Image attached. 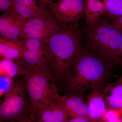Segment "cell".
I'll return each mask as SVG.
<instances>
[{
    "label": "cell",
    "instance_id": "7",
    "mask_svg": "<svg viewBox=\"0 0 122 122\" xmlns=\"http://www.w3.org/2000/svg\"><path fill=\"white\" fill-rule=\"evenodd\" d=\"M48 6L60 23L77 24L85 14V0H57Z\"/></svg>",
    "mask_w": 122,
    "mask_h": 122
},
{
    "label": "cell",
    "instance_id": "21",
    "mask_svg": "<svg viewBox=\"0 0 122 122\" xmlns=\"http://www.w3.org/2000/svg\"><path fill=\"white\" fill-rule=\"evenodd\" d=\"M13 8L11 0H0V11L6 12Z\"/></svg>",
    "mask_w": 122,
    "mask_h": 122
},
{
    "label": "cell",
    "instance_id": "19",
    "mask_svg": "<svg viewBox=\"0 0 122 122\" xmlns=\"http://www.w3.org/2000/svg\"><path fill=\"white\" fill-rule=\"evenodd\" d=\"M12 78L7 76H0V96L5 95L10 89L13 83Z\"/></svg>",
    "mask_w": 122,
    "mask_h": 122
},
{
    "label": "cell",
    "instance_id": "18",
    "mask_svg": "<svg viewBox=\"0 0 122 122\" xmlns=\"http://www.w3.org/2000/svg\"><path fill=\"white\" fill-rule=\"evenodd\" d=\"M106 12L108 17L112 19L122 15V0H106Z\"/></svg>",
    "mask_w": 122,
    "mask_h": 122
},
{
    "label": "cell",
    "instance_id": "28",
    "mask_svg": "<svg viewBox=\"0 0 122 122\" xmlns=\"http://www.w3.org/2000/svg\"><path fill=\"white\" fill-rule=\"evenodd\" d=\"M36 122H40V121H38V120H37Z\"/></svg>",
    "mask_w": 122,
    "mask_h": 122
},
{
    "label": "cell",
    "instance_id": "27",
    "mask_svg": "<svg viewBox=\"0 0 122 122\" xmlns=\"http://www.w3.org/2000/svg\"><path fill=\"white\" fill-rule=\"evenodd\" d=\"M117 122H122V118L119 119V120H118Z\"/></svg>",
    "mask_w": 122,
    "mask_h": 122
},
{
    "label": "cell",
    "instance_id": "11",
    "mask_svg": "<svg viewBox=\"0 0 122 122\" xmlns=\"http://www.w3.org/2000/svg\"><path fill=\"white\" fill-rule=\"evenodd\" d=\"M97 89L93 90L87 97V117L91 122H105L107 111L105 97Z\"/></svg>",
    "mask_w": 122,
    "mask_h": 122
},
{
    "label": "cell",
    "instance_id": "24",
    "mask_svg": "<svg viewBox=\"0 0 122 122\" xmlns=\"http://www.w3.org/2000/svg\"><path fill=\"white\" fill-rule=\"evenodd\" d=\"M9 122H34L30 118H29L27 116H24L17 120Z\"/></svg>",
    "mask_w": 122,
    "mask_h": 122
},
{
    "label": "cell",
    "instance_id": "4",
    "mask_svg": "<svg viewBox=\"0 0 122 122\" xmlns=\"http://www.w3.org/2000/svg\"><path fill=\"white\" fill-rule=\"evenodd\" d=\"M21 66L25 69V85L30 105V118L36 122L39 105L56 86L49 70L30 65Z\"/></svg>",
    "mask_w": 122,
    "mask_h": 122
},
{
    "label": "cell",
    "instance_id": "8",
    "mask_svg": "<svg viewBox=\"0 0 122 122\" xmlns=\"http://www.w3.org/2000/svg\"><path fill=\"white\" fill-rule=\"evenodd\" d=\"M60 96L57 87L50 92L39 105L37 120L42 122H67L69 118L61 106Z\"/></svg>",
    "mask_w": 122,
    "mask_h": 122
},
{
    "label": "cell",
    "instance_id": "25",
    "mask_svg": "<svg viewBox=\"0 0 122 122\" xmlns=\"http://www.w3.org/2000/svg\"><path fill=\"white\" fill-rule=\"evenodd\" d=\"M56 0H38L39 4L47 6L51 4Z\"/></svg>",
    "mask_w": 122,
    "mask_h": 122
},
{
    "label": "cell",
    "instance_id": "14",
    "mask_svg": "<svg viewBox=\"0 0 122 122\" xmlns=\"http://www.w3.org/2000/svg\"><path fill=\"white\" fill-rule=\"evenodd\" d=\"M106 0H85L86 24H93L106 12Z\"/></svg>",
    "mask_w": 122,
    "mask_h": 122
},
{
    "label": "cell",
    "instance_id": "2",
    "mask_svg": "<svg viewBox=\"0 0 122 122\" xmlns=\"http://www.w3.org/2000/svg\"><path fill=\"white\" fill-rule=\"evenodd\" d=\"M106 63L84 48L66 74V86L77 93L89 90L101 91L107 77Z\"/></svg>",
    "mask_w": 122,
    "mask_h": 122
},
{
    "label": "cell",
    "instance_id": "10",
    "mask_svg": "<svg viewBox=\"0 0 122 122\" xmlns=\"http://www.w3.org/2000/svg\"><path fill=\"white\" fill-rule=\"evenodd\" d=\"M26 21L13 8L0 16L1 37L18 40L24 37Z\"/></svg>",
    "mask_w": 122,
    "mask_h": 122
},
{
    "label": "cell",
    "instance_id": "22",
    "mask_svg": "<svg viewBox=\"0 0 122 122\" xmlns=\"http://www.w3.org/2000/svg\"><path fill=\"white\" fill-rule=\"evenodd\" d=\"M111 24L115 29L122 31V15L113 19Z\"/></svg>",
    "mask_w": 122,
    "mask_h": 122
},
{
    "label": "cell",
    "instance_id": "1",
    "mask_svg": "<svg viewBox=\"0 0 122 122\" xmlns=\"http://www.w3.org/2000/svg\"><path fill=\"white\" fill-rule=\"evenodd\" d=\"M82 34L77 24H62L42 43L46 65L54 81H62L83 50Z\"/></svg>",
    "mask_w": 122,
    "mask_h": 122
},
{
    "label": "cell",
    "instance_id": "20",
    "mask_svg": "<svg viewBox=\"0 0 122 122\" xmlns=\"http://www.w3.org/2000/svg\"><path fill=\"white\" fill-rule=\"evenodd\" d=\"M116 109H107L105 115V122H117L119 119Z\"/></svg>",
    "mask_w": 122,
    "mask_h": 122
},
{
    "label": "cell",
    "instance_id": "5",
    "mask_svg": "<svg viewBox=\"0 0 122 122\" xmlns=\"http://www.w3.org/2000/svg\"><path fill=\"white\" fill-rule=\"evenodd\" d=\"M27 93L25 84L19 80L13 81L0 106V122H11L27 116L30 110Z\"/></svg>",
    "mask_w": 122,
    "mask_h": 122
},
{
    "label": "cell",
    "instance_id": "12",
    "mask_svg": "<svg viewBox=\"0 0 122 122\" xmlns=\"http://www.w3.org/2000/svg\"><path fill=\"white\" fill-rule=\"evenodd\" d=\"M61 106L70 118L87 117V105L80 96L73 95L60 96Z\"/></svg>",
    "mask_w": 122,
    "mask_h": 122
},
{
    "label": "cell",
    "instance_id": "29",
    "mask_svg": "<svg viewBox=\"0 0 122 122\" xmlns=\"http://www.w3.org/2000/svg\"></svg>",
    "mask_w": 122,
    "mask_h": 122
},
{
    "label": "cell",
    "instance_id": "6",
    "mask_svg": "<svg viewBox=\"0 0 122 122\" xmlns=\"http://www.w3.org/2000/svg\"><path fill=\"white\" fill-rule=\"evenodd\" d=\"M60 24L48 5L45 6L37 15L26 21L23 38L37 39L42 43L57 30Z\"/></svg>",
    "mask_w": 122,
    "mask_h": 122
},
{
    "label": "cell",
    "instance_id": "9",
    "mask_svg": "<svg viewBox=\"0 0 122 122\" xmlns=\"http://www.w3.org/2000/svg\"><path fill=\"white\" fill-rule=\"evenodd\" d=\"M18 40L20 49L21 58L17 61L20 65H30L48 69L41 41L28 38Z\"/></svg>",
    "mask_w": 122,
    "mask_h": 122
},
{
    "label": "cell",
    "instance_id": "13",
    "mask_svg": "<svg viewBox=\"0 0 122 122\" xmlns=\"http://www.w3.org/2000/svg\"><path fill=\"white\" fill-rule=\"evenodd\" d=\"M13 8L26 21L42 11L45 5L39 4L38 0H11Z\"/></svg>",
    "mask_w": 122,
    "mask_h": 122
},
{
    "label": "cell",
    "instance_id": "16",
    "mask_svg": "<svg viewBox=\"0 0 122 122\" xmlns=\"http://www.w3.org/2000/svg\"><path fill=\"white\" fill-rule=\"evenodd\" d=\"M0 76H7L12 78L24 75L25 69L17 61L2 58L0 61Z\"/></svg>",
    "mask_w": 122,
    "mask_h": 122
},
{
    "label": "cell",
    "instance_id": "26",
    "mask_svg": "<svg viewBox=\"0 0 122 122\" xmlns=\"http://www.w3.org/2000/svg\"><path fill=\"white\" fill-rule=\"evenodd\" d=\"M120 57L121 58L122 60V44L121 46V49H120Z\"/></svg>",
    "mask_w": 122,
    "mask_h": 122
},
{
    "label": "cell",
    "instance_id": "15",
    "mask_svg": "<svg viewBox=\"0 0 122 122\" xmlns=\"http://www.w3.org/2000/svg\"><path fill=\"white\" fill-rule=\"evenodd\" d=\"M0 58L18 61L21 58L20 49L18 40L0 37Z\"/></svg>",
    "mask_w": 122,
    "mask_h": 122
},
{
    "label": "cell",
    "instance_id": "17",
    "mask_svg": "<svg viewBox=\"0 0 122 122\" xmlns=\"http://www.w3.org/2000/svg\"><path fill=\"white\" fill-rule=\"evenodd\" d=\"M106 97L107 104L111 109L117 110L122 108V84L111 88Z\"/></svg>",
    "mask_w": 122,
    "mask_h": 122
},
{
    "label": "cell",
    "instance_id": "3",
    "mask_svg": "<svg viewBox=\"0 0 122 122\" xmlns=\"http://www.w3.org/2000/svg\"><path fill=\"white\" fill-rule=\"evenodd\" d=\"M85 49L105 63L121 62L122 32L103 18L86 24L84 31Z\"/></svg>",
    "mask_w": 122,
    "mask_h": 122
},
{
    "label": "cell",
    "instance_id": "23",
    "mask_svg": "<svg viewBox=\"0 0 122 122\" xmlns=\"http://www.w3.org/2000/svg\"><path fill=\"white\" fill-rule=\"evenodd\" d=\"M66 122H91L87 117H81L70 118Z\"/></svg>",
    "mask_w": 122,
    "mask_h": 122
}]
</instances>
